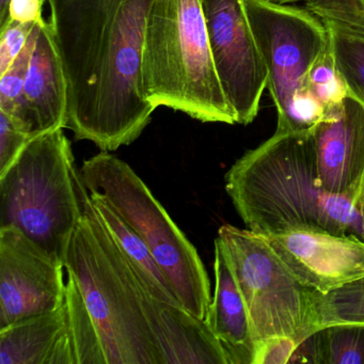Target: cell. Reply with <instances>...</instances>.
<instances>
[{
    "label": "cell",
    "mask_w": 364,
    "mask_h": 364,
    "mask_svg": "<svg viewBox=\"0 0 364 364\" xmlns=\"http://www.w3.org/2000/svg\"><path fill=\"white\" fill-rule=\"evenodd\" d=\"M325 25L338 72L351 95L364 104V38Z\"/></svg>",
    "instance_id": "21"
},
{
    "label": "cell",
    "mask_w": 364,
    "mask_h": 364,
    "mask_svg": "<svg viewBox=\"0 0 364 364\" xmlns=\"http://www.w3.org/2000/svg\"><path fill=\"white\" fill-rule=\"evenodd\" d=\"M31 139L7 114L0 112V178L7 173Z\"/></svg>",
    "instance_id": "24"
},
{
    "label": "cell",
    "mask_w": 364,
    "mask_h": 364,
    "mask_svg": "<svg viewBox=\"0 0 364 364\" xmlns=\"http://www.w3.org/2000/svg\"><path fill=\"white\" fill-rule=\"evenodd\" d=\"M48 22L68 88L65 129L101 151L129 146L154 106L142 87L141 58L153 0H48Z\"/></svg>",
    "instance_id": "1"
},
{
    "label": "cell",
    "mask_w": 364,
    "mask_h": 364,
    "mask_svg": "<svg viewBox=\"0 0 364 364\" xmlns=\"http://www.w3.org/2000/svg\"><path fill=\"white\" fill-rule=\"evenodd\" d=\"M308 90L326 112L342 103L345 97H353L336 67L331 41L309 72Z\"/></svg>",
    "instance_id": "23"
},
{
    "label": "cell",
    "mask_w": 364,
    "mask_h": 364,
    "mask_svg": "<svg viewBox=\"0 0 364 364\" xmlns=\"http://www.w3.org/2000/svg\"><path fill=\"white\" fill-rule=\"evenodd\" d=\"M48 0H11L9 5V21L18 23H39L46 18L42 16L44 4Z\"/></svg>",
    "instance_id": "27"
},
{
    "label": "cell",
    "mask_w": 364,
    "mask_h": 364,
    "mask_svg": "<svg viewBox=\"0 0 364 364\" xmlns=\"http://www.w3.org/2000/svg\"><path fill=\"white\" fill-rule=\"evenodd\" d=\"M144 308L164 364H230L225 348L206 321L184 306L153 297L144 289Z\"/></svg>",
    "instance_id": "13"
},
{
    "label": "cell",
    "mask_w": 364,
    "mask_h": 364,
    "mask_svg": "<svg viewBox=\"0 0 364 364\" xmlns=\"http://www.w3.org/2000/svg\"><path fill=\"white\" fill-rule=\"evenodd\" d=\"M89 198L63 129L48 132L0 178V227L16 228L65 265Z\"/></svg>",
    "instance_id": "5"
},
{
    "label": "cell",
    "mask_w": 364,
    "mask_h": 364,
    "mask_svg": "<svg viewBox=\"0 0 364 364\" xmlns=\"http://www.w3.org/2000/svg\"><path fill=\"white\" fill-rule=\"evenodd\" d=\"M65 265L16 228L0 227V329L56 310Z\"/></svg>",
    "instance_id": "10"
},
{
    "label": "cell",
    "mask_w": 364,
    "mask_h": 364,
    "mask_svg": "<svg viewBox=\"0 0 364 364\" xmlns=\"http://www.w3.org/2000/svg\"><path fill=\"white\" fill-rule=\"evenodd\" d=\"M36 23H18L10 20L0 29V75L5 73L24 50Z\"/></svg>",
    "instance_id": "25"
},
{
    "label": "cell",
    "mask_w": 364,
    "mask_h": 364,
    "mask_svg": "<svg viewBox=\"0 0 364 364\" xmlns=\"http://www.w3.org/2000/svg\"><path fill=\"white\" fill-rule=\"evenodd\" d=\"M215 291L206 323L229 357L230 364H255L257 341L244 296L223 242L215 240Z\"/></svg>",
    "instance_id": "15"
},
{
    "label": "cell",
    "mask_w": 364,
    "mask_h": 364,
    "mask_svg": "<svg viewBox=\"0 0 364 364\" xmlns=\"http://www.w3.org/2000/svg\"><path fill=\"white\" fill-rule=\"evenodd\" d=\"M11 0H0V29L9 22V5Z\"/></svg>",
    "instance_id": "28"
},
{
    "label": "cell",
    "mask_w": 364,
    "mask_h": 364,
    "mask_svg": "<svg viewBox=\"0 0 364 364\" xmlns=\"http://www.w3.org/2000/svg\"><path fill=\"white\" fill-rule=\"evenodd\" d=\"M263 236L294 274L327 294L364 277V240L323 230L293 229Z\"/></svg>",
    "instance_id": "11"
},
{
    "label": "cell",
    "mask_w": 364,
    "mask_h": 364,
    "mask_svg": "<svg viewBox=\"0 0 364 364\" xmlns=\"http://www.w3.org/2000/svg\"><path fill=\"white\" fill-rule=\"evenodd\" d=\"M215 68L236 124L255 121L268 86L265 61L242 0H200Z\"/></svg>",
    "instance_id": "9"
},
{
    "label": "cell",
    "mask_w": 364,
    "mask_h": 364,
    "mask_svg": "<svg viewBox=\"0 0 364 364\" xmlns=\"http://www.w3.org/2000/svg\"><path fill=\"white\" fill-rule=\"evenodd\" d=\"M90 193L106 200L150 249L182 306L205 321L212 301L210 283L199 253L133 168L102 151L82 163Z\"/></svg>",
    "instance_id": "6"
},
{
    "label": "cell",
    "mask_w": 364,
    "mask_h": 364,
    "mask_svg": "<svg viewBox=\"0 0 364 364\" xmlns=\"http://www.w3.org/2000/svg\"><path fill=\"white\" fill-rule=\"evenodd\" d=\"M225 191L255 233L314 229L364 240L359 199L332 195L319 183L312 132H274L232 165Z\"/></svg>",
    "instance_id": "3"
},
{
    "label": "cell",
    "mask_w": 364,
    "mask_h": 364,
    "mask_svg": "<svg viewBox=\"0 0 364 364\" xmlns=\"http://www.w3.org/2000/svg\"><path fill=\"white\" fill-rule=\"evenodd\" d=\"M312 135L321 187L332 195L359 199L364 182V104L345 97L326 112Z\"/></svg>",
    "instance_id": "12"
},
{
    "label": "cell",
    "mask_w": 364,
    "mask_h": 364,
    "mask_svg": "<svg viewBox=\"0 0 364 364\" xmlns=\"http://www.w3.org/2000/svg\"><path fill=\"white\" fill-rule=\"evenodd\" d=\"M268 71L267 89L278 120L308 91L311 68L330 44L323 21L297 6L242 0Z\"/></svg>",
    "instance_id": "8"
},
{
    "label": "cell",
    "mask_w": 364,
    "mask_h": 364,
    "mask_svg": "<svg viewBox=\"0 0 364 364\" xmlns=\"http://www.w3.org/2000/svg\"><path fill=\"white\" fill-rule=\"evenodd\" d=\"M25 100L33 138L65 129L67 80L48 20L38 26L37 40L25 80Z\"/></svg>",
    "instance_id": "14"
},
{
    "label": "cell",
    "mask_w": 364,
    "mask_h": 364,
    "mask_svg": "<svg viewBox=\"0 0 364 364\" xmlns=\"http://www.w3.org/2000/svg\"><path fill=\"white\" fill-rule=\"evenodd\" d=\"M364 323V277L327 294L315 293L308 336L334 323Z\"/></svg>",
    "instance_id": "18"
},
{
    "label": "cell",
    "mask_w": 364,
    "mask_h": 364,
    "mask_svg": "<svg viewBox=\"0 0 364 364\" xmlns=\"http://www.w3.org/2000/svg\"><path fill=\"white\" fill-rule=\"evenodd\" d=\"M0 364H76L65 302L0 329Z\"/></svg>",
    "instance_id": "16"
},
{
    "label": "cell",
    "mask_w": 364,
    "mask_h": 364,
    "mask_svg": "<svg viewBox=\"0 0 364 364\" xmlns=\"http://www.w3.org/2000/svg\"><path fill=\"white\" fill-rule=\"evenodd\" d=\"M298 345L296 338L289 336L270 338L259 347L255 364L289 363Z\"/></svg>",
    "instance_id": "26"
},
{
    "label": "cell",
    "mask_w": 364,
    "mask_h": 364,
    "mask_svg": "<svg viewBox=\"0 0 364 364\" xmlns=\"http://www.w3.org/2000/svg\"><path fill=\"white\" fill-rule=\"evenodd\" d=\"M65 302L76 364H164L144 287L89 198L72 236Z\"/></svg>",
    "instance_id": "2"
},
{
    "label": "cell",
    "mask_w": 364,
    "mask_h": 364,
    "mask_svg": "<svg viewBox=\"0 0 364 364\" xmlns=\"http://www.w3.org/2000/svg\"><path fill=\"white\" fill-rule=\"evenodd\" d=\"M39 24L36 25L24 50L18 55L11 67L0 75V112L7 114L31 138L33 137L26 100H25V80L28 71L29 61H31V54L37 40Z\"/></svg>",
    "instance_id": "19"
},
{
    "label": "cell",
    "mask_w": 364,
    "mask_h": 364,
    "mask_svg": "<svg viewBox=\"0 0 364 364\" xmlns=\"http://www.w3.org/2000/svg\"><path fill=\"white\" fill-rule=\"evenodd\" d=\"M359 208H360V212H361V216H362V219H363V223H364V182H363V186H362L361 193H360V197H359Z\"/></svg>",
    "instance_id": "29"
},
{
    "label": "cell",
    "mask_w": 364,
    "mask_h": 364,
    "mask_svg": "<svg viewBox=\"0 0 364 364\" xmlns=\"http://www.w3.org/2000/svg\"><path fill=\"white\" fill-rule=\"evenodd\" d=\"M297 6L340 31L364 38V0H269Z\"/></svg>",
    "instance_id": "22"
},
{
    "label": "cell",
    "mask_w": 364,
    "mask_h": 364,
    "mask_svg": "<svg viewBox=\"0 0 364 364\" xmlns=\"http://www.w3.org/2000/svg\"><path fill=\"white\" fill-rule=\"evenodd\" d=\"M90 199L100 219L131 264L142 287L161 301L182 306L150 249L137 232L101 196L90 193Z\"/></svg>",
    "instance_id": "17"
},
{
    "label": "cell",
    "mask_w": 364,
    "mask_h": 364,
    "mask_svg": "<svg viewBox=\"0 0 364 364\" xmlns=\"http://www.w3.org/2000/svg\"><path fill=\"white\" fill-rule=\"evenodd\" d=\"M144 95L155 108L202 123L236 124L208 41L200 0H153L141 58Z\"/></svg>",
    "instance_id": "4"
},
{
    "label": "cell",
    "mask_w": 364,
    "mask_h": 364,
    "mask_svg": "<svg viewBox=\"0 0 364 364\" xmlns=\"http://www.w3.org/2000/svg\"><path fill=\"white\" fill-rule=\"evenodd\" d=\"M217 237L246 301L257 350L270 338L304 341L316 291L304 285L259 234L223 225Z\"/></svg>",
    "instance_id": "7"
},
{
    "label": "cell",
    "mask_w": 364,
    "mask_h": 364,
    "mask_svg": "<svg viewBox=\"0 0 364 364\" xmlns=\"http://www.w3.org/2000/svg\"><path fill=\"white\" fill-rule=\"evenodd\" d=\"M313 334L318 364H364V323H334Z\"/></svg>",
    "instance_id": "20"
}]
</instances>
